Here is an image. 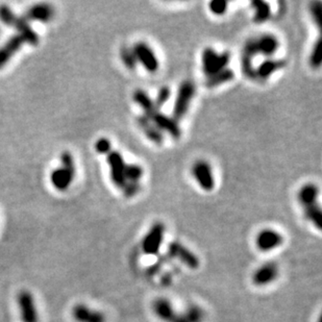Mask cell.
Instances as JSON below:
<instances>
[{"mask_svg": "<svg viewBox=\"0 0 322 322\" xmlns=\"http://www.w3.org/2000/svg\"><path fill=\"white\" fill-rule=\"evenodd\" d=\"M0 20L8 26L15 28L18 31V35L24 41V43H28L32 46H37L39 44L40 38L28 24V22L23 17H19L13 13L9 7H0Z\"/></svg>", "mask_w": 322, "mask_h": 322, "instance_id": "cell-1", "label": "cell"}, {"mask_svg": "<svg viewBox=\"0 0 322 322\" xmlns=\"http://www.w3.org/2000/svg\"><path fill=\"white\" fill-rule=\"evenodd\" d=\"M62 167L55 169L51 172L50 180L56 189L60 191L67 190L71 183H72L74 174H75V166L73 156L69 152H63L61 155Z\"/></svg>", "mask_w": 322, "mask_h": 322, "instance_id": "cell-2", "label": "cell"}, {"mask_svg": "<svg viewBox=\"0 0 322 322\" xmlns=\"http://www.w3.org/2000/svg\"><path fill=\"white\" fill-rule=\"evenodd\" d=\"M230 61L229 52L225 51L222 53H217L212 47H207L204 49L202 55L203 70L207 76L215 74L219 71L226 69Z\"/></svg>", "mask_w": 322, "mask_h": 322, "instance_id": "cell-3", "label": "cell"}, {"mask_svg": "<svg viewBox=\"0 0 322 322\" xmlns=\"http://www.w3.org/2000/svg\"><path fill=\"white\" fill-rule=\"evenodd\" d=\"M166 227L162 222H154L142 240V252L146 256H155L159 253L165 238Z\"/></svg>", "mask_w": 322, "mask_h": 322, "instance_id": "cell-4", "label": "cell"}, {"mask_svg": "<svg viewBox=\"0 0 322 322\" xmlns=\"http://www.w3.org/2000/svg\"><path fill=\"white\" fill-rule=\"evenodd\" d=\"M195 95V86L190 80H185L178 88L173 107V119L182 120L189 110L191 101Z\"/></svg>", "mask_w": 322, "mask_h": 322, "instance_id": "cell-5", "label": "cell"}, {"mask_svg": "<svg viewBox=\"0 0 322 322\" xmlns=\"http://www.w3.org/2000/svg\"><path fill=\"white\" fill-rule=\"evenodd\" d=\"M17 305L22 322H39L37 303L30 291H20L17 296Z\"/></svg>", "mask_w": 322, "mask_h": 322, "instance_id": "cell-6", "label": "cell"}, {"mask_svg": "<svg viewBox=\"0 0 322 322\" xmlns=\"http://www.w3.org/2000/svg\"><path fill=\"white\" fill-rule=\"evenodd\" d=\"M168 254L173 259L180 261L191 270L198 269L200 266V260L191 249L178 241H173L168 245Z\"/></svg>", "mask_w": 322, "mask_h": 322, "instance_id": "cell-7", "label": "cell"}, {"mask_svg": "<svg viewBox=\"0 0 322 322\" xmlns=\"http://www.w3.org/2000/svg\"><path fill=\"white\" fill-rule=\"evenodd\" d=\"M279 276L278 265L274 262H267L259 266L253 272L252 281L257 287H266L274 283Z\"/></svg>", "mask_w": 322, "mask_h": 322, "instance_id": "cell-8", "label": "cell"}, {"mask_svg": "<svg viewBox=\"0 0 322 322\" xmlns=\"http://www.w3.org/2000/svg\"><path fill=\"white\" fill-rule=\"evenodd\" d=\"M284 243V237L279 231L272 228H264L256 237V246L261 253H270Z\"/></svg>", "mask_w": 322, "mask_h": 322, "instance_id": "cell-9", "label": "cell"}, {"mask_svg": "<svg viewBox=\"0 0 322 322\" xmlns=\"http://www.w3.org/2000/svg\"><path fill=\"white\" fill-rule=\"evenodd\" d=\"M192 174L196 183L205 191H212L215 187V178L212 168L206 160H197L192 167Z\"/></svg>", "mask_w": 322, "mask_h": 322, "instance_id": "cell-10", "label": "cell"}, {"mask_svg": "<svg viewBox=\"0 0 322 322\" xmlns=\"http://www.w3.org/2000/svg\"><path fill=\"white\" fill-rule=\"evenodd\" d=\"M107 164L110 166V174L113 184L122 189L127 184L124 176V169L127 164L124 163L123 156L118 151H111L107 154Z\"/></svg>", "mask_w": 322, "mask_h": 322, "instance_id": "cell-11", "label": "cell"}, {"mask_svg": "<svg viewBox=\"0 0 322 322\" xmlns=\"http://www.w3.org/2000/svg\"><path fill=\"white\" fill-rule=\"evenodd\" d=\"M133 51L135 53L137 62H140V64L144 67L148 72H156L158 69V61L152 49L147 44L139 42L134 46Z\"/></svg>", "mask_w": 322, "mask_h": 322, "instance_id": "cell-12", "label": "cell"}, {"mask_svg": "<svg viewBox=\"0 0 322 322\" xmlns=\"http://www.w3.org/2000/svg\"><path fill=\"white\" fill-rule=\"evenodd\" d=\"M148 119L155 125V127L160 131L165 132L169 136L174 139H180L182 136V130L178 125L177 121L172 117H169L159 111H155Z\"/></svg>", "mask_w": 322, "mask_h": 322, "instance_id": "cell-13", "label": "cell"}, {"mask_svg": "<svg viewBox=\"0 0 322 322\" xmlns=\"http://www.w3.org/2000/svg\"><path fill=\"white\" fill-rule=\"evenodd\" d=\"M151 311L162 322H173L178 312L173 303L166 297H156L153 299L151 302Z\"/></svg>", "mask_w": 322, "mask_h": 322, "instance_id": "cell-14", "label": "cell"}, {"mask_svg": "<svg viewBox=\"0 0 322 322\" xmlns=\"http://www.w3.org/2000/svg\"><path fill=\"white\" fill-rule=\"evenodd\" d=\"M72 317L76 322H106L105 315L85 303H77L72 309Z\"/></svg>", "mask_w": 322, "mask_h": 322, "instance_id": "cell-15", "label": "cell"}, {"mask_svg": "<svg viewBox=\"0 0 322 322\" xmlns=\"http://www.w3.org/2000/svg\"><path fill=\"white\" fill-rule=\"evenodd\" d=\"M23 44L24 41L19 35L15 34L0 47V69L4 68L11 61Z\"/></svg>", "mask_w": 322, "mask_h": 322, "instance_id": "cell-16", "label": "cell"}, {"mask_svg": "<svg viewBox=\"0 0 322 322\" xmlns=\"http://www.w3.org/2000/svg\"><path fill=\"white\" fill-rule=\"evenodd\" d=\"M55 15L52 7L47 4H38L34 5L27 10L25 13L24 19L30 21H39V22H49Z\"/></svg>", "mask_w": 322, "mask_h": 322, "instance_id": "cell-17", "label": "cell"}, {"mask_svg": "<svg viewBox=\"0 0 322 322\" xmlns=\"http://www.w3.org/2000/svg\"><path fill=\"white\" fill-rule=\"evenodd\" d=\"M137 124L138 127L142 130V132L145 134V136L156 145H159L163 143L164 140V136L162 134L155 125L150 121V119H148L147 117H145L144 115H141L137 117Z\"/></svg>", "mask_w": 322, "mask_h": 322, "instance_id": "cell-18", "label": "cell"}, {"mask_svg": "<svg viewBox=\"0 0 322 322\" xmlns=\"http://www.w3.org/2000/svg\"><path fill=\"white\" fill-rule=\"evenodd\" d=\"M206 312L198 305H190L184 311H178L173 322H204Z\"/></svg>", "mask_w": 322, "mask_h": 322, "instance_id": "cell-19", "label": "cell"}, {"mask_svg": "<svg viewBox=\"0 0 322 322\" xmlns=\"http://www.w3.org/2000/svg\"><path fill=\"white\" fill-rule=\"evenodd\" d=\"M258 52L266 57H271L277 51L279 47V42L273 34L266 33L256 39Z\"/></svg>", "mask_w": 322, "mask_h": 322, "instance_id": "cell-20", "label": "cell"}, {"mask_svg": "<svg viewBox=\"0 0 322 322\" xmlns=\"http://www.w3.org/2000/svg\"><path fill=\"white\" fill-rule=\"evenodd\" d=\"M319 195V189L314 184H307L302 186L298 192V202L305 209L317 204V197Z\"/></svg>", "mask_w": 322, "mask_h": 322, "instance_id": "cell-21", "label": "cell"}, {"mask_svg": "<svg viewBox=\"0 0 322 322\" xmlns=\"http://www.w3.org/2000/svg\"><path fill=\"white\" fill-rule=\"evenodd\" d=\"M285 65L286 62L283 60H266L256 70V75L261 79H267L271 76L272 73L276 72L277 70L283 69Z\"/></svg>", "mask_w": 322, "mask_h": 322, "instance_id": "cell-22", "label": "cell"}, {"mask_svg": "<svg viewBox=\"0 0 322 322\" xmlns=\"http://www.w3.org/2000/svg\"><path fill=\"white\" fill-rule=\"evenodd\" d=\"M133 97L135 102L141 107L143 112H144L145 117L149 118L155 111H158L153 103V100L149 97V95L146 92H144L143 90L135 91Z\"/></svg>", "mask_w": 322, "mask_h": 322, "instance_id": "cell-23", "label": "cell"}, {"mask_svg": "<svg viewBox=\"0 0 322 322\" xmlns=\"http://www.w3.org/2000/svg\"><path fill=\"white\" fill-rule=\"evenodd\" d=\"M235 73L231 69H223L219 72L212 74L210 76H207V79L205 82V86L208 88H216L218 86H221L225 83H228L234 79Z\"/></svg>", "mask_w": 322, "mask_h": 322, "instance_id": "cell-24", "label": "cell"}, {"mask_svg": "<svg viewBox=\"0 0 322 322\" xmlns=\"http://www.w3.org/2000/svg\"><path fill=\"white\" fill-rule=\"evenodd\" d=\"M252 7L255 11L254 21L258 24L266 22L269 19L271 16V9L269 4L265 2H261V0H256V2L252 3Z\"/></svg>", "mask_w": 322, "mask_h": 322, "instance_id": "cell-25", "label": "cell"}, {"mask_svg": "<svg viewBox=\"0 0 322 322\" xmlns=\"http://www.w3.org/2000/svg\"><path fill=\"white\" fill-rule=\"evenodd\" d=\"M306 218L318 229L322 228V211L318 204L303 209Z\"/></svg>", "mask_w": 322, "mask_h": 322, "instance_id": "cell-26", "label": "cell"}, {"mask_svg": "<svg viewBox=\"0 0 322 322\" xmlns=\"http://www.w3.org/2000/svg\"><path fill=\"white\" fill-rule=\"evenodd\" d=\"M124 176L127 183H139L143 176V168L137 164L125 165Z\"/></svg>", "mask_w": 322, "mask_h": 322, "instance_id": "cell-27", "label": "cell"}, {"mask_svg": "<svg viewBox=\"0 0 322 322\" xmlns=\"http://www.w3.org/2000/svg\"><path fill=\"white\" fill-rule=\"evenodd\" d=\"M120 59L124 66L129 70H135L137 67V59L135 57V53L133 49L123 46L120 48Z\"/></svg>", "mask_w": 322, "mask_h": 322, "instance_id": "cell-28", "label": "cell"}, {"mask_svg": "<svg viewBox=\"0 0 322 322\" xmlns=\"http://www.w3.org/2000/svg\"><path fill=\"white\" fill-rule=\"evenodd\" d=\"M322 62V42L321 39H317V41L314 43V46L312 48L311 55H310V65L312 68H319Z\"/></svg>", "mask_w": 322, "mask_h": 322, "instance_id": "cell-29", "label": "cell"}, {"mask_svg": "<svg viewBox=\"0 0 322 322\" xmlns=\"http://www.w3.org/2000/svg\"><path fill=\"white\" fill-rule=\"evenodd\" d=\"M311 16L318 28H322V5L319 2L312 3L310 6Z\"/></svg>", "mask_w": 322, "mask_h": 322, "instance_id": "cell-30", "label": "cell"}, {"mask_svg": "<svg viewBox=\"0 0 322 322\" xmlns=\"http://www.w3.org/2000/svg\"><path fill=\"white\" fill-rule=\"evenodd\" d=\"M170 95H171V91L170 89L168 87H162L159 89V91L157 92V95L155 97V100L153 101L154 105L156 109L158 110L160 106H163L170 98Z\"/></svg>", "mask_w": 322, "mask_h": 322, "instance_id": "cell-31", "label": "cell"}, {"mask_svg": "<svg viewBox=\"0 0 322 322\" xmlns=\"http://www.w3.org/2000/svg\"><path fill=\"white\" fill-rule=\"evenodd\" d=\"M227 10V3L224 0H215L210 4V11L217 16H221L225 14Z\"/></svg>", "mask_w": 322, "mask_h": 322, "instance_id": "cell-32", "label": "cell"}, {"mask_svg": "<svg viewBox=\"0 0 322 322\" xmlns=\"http://www.w3.org/2000/svg\"><path fill=\"white\" fill-rule=\"evenodd\" d=\"M111 148H112L111 142L109 139H106V138H100L95 143V149L98 153L109 154L111 152Z\"/></svg>", "mask_w": 322, "mask_h": 322, "instance_id": "cell-33", "label": "cell"}, {"mask_svg": "<svg viewBox=\"0 0 322 322\" xmlns=\"http://www.w3.org/2000/svg\"><path fill=\"white\" fill-rule=\"evenodd\" d=\"M122 189H123V194H124L125 197L131 198V197H134L135 195H137L141 191V185H140V183H129L128 182Z\"/></svg>", "mask_w": 322, "mask_h": 322, "instance_id": "cell-34", "label": "cell"}]
</instances>
